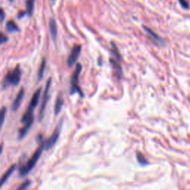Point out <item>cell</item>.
I'll return each instance as SVG.
<instances>
[{"label":"cell","instance_id":"6da1fadb","mask_svg":"<svg viewBox=\"0 0 190 190\" xmlns=\"http://www.w3.org/2000/svg\"><path fill=\"white\" fill-rule=\"evenodd\" d=\"M45 149L44 148V141L42 140V137L41 138L40 142H39V145L38 148L36 149V151L33 152L31 157H30L27 163L25 165L22 166L20 169V174L21 176H25L28 174L30 171H31L33 169L35 166H36V163L38 162L39 159L40 158L41 155L42 154V152Z\"/></svg>","mask_w":190,"mask_h":190},{"label":"cell","instance_id":"7a4b0ae2","mask_svg":"<svg viewBox=\"0 0 190 190\" xmlns=\"http://www.w3.org/2000/svg\"><path fill=\"white\" fill-rule=\"evenodd\" d=\"M21 69L20 66L17 65L13 71H10L6 74L3 81L4 87H7L9 85H12V86L18 85L21 78Z\"/></svg>","mask_w":190,"mask_h":190},{"label":"cell","instance_id":"3957f363","mask_svg":"<svg viewBox=\"0 0 190 190\" xmlns=\"http://www.w3.org/2000/svg\"><path fill=\"white\" fill-rule=\"evenodd\" d=\"M51 85V78L49 79L46 83V86H45V91L43 92L42 98V103H41L40 109H39V120H42L44 117V115H45V109H46V106L48 104V101L49 99V91H50Z\"/></svg>","mask_w":190,"mask_h":190},{"label":"cell","instance_id":"277c9868","mask_svg":"<svg viewBox=\"0 0 190 190\" xmlns=\"http://www.w3.org/2000/svg\"><path fill=\"white\" fill-rule=\"evenodd\" d=\"M82 71V65L81 64L78 63L76 65V68L74 70V73L72 74L71 80V93L74 94L76 92H78L80 94H81V96H83V92H82L81 89L78 86L79 83V77L80 74L81 73Z\"/></svg>","mask_w":190,"mask_h":190},{"label":"cell","instance_id":"5b68a950","mask_svg":"<svg viewBox=\"0 0 190 190\" xmlns=\"http://www.w3.org/2000/svg\"><path fill=\"white\" fill-rule=\"evenodd\" d=\"M62 124V121H61V122L59 123V125L56 127V128L54 129V132L52 133L51 137H49L46 141L44 142V148H45V149L46 150L51 149L55 144H56L58 139H59V134H60Z\"/></svg>","mask_w":190,"mask_h":190},{"label":"cell","instance_id":"8992f818","mask_svg":"<svg viewBox=\"0 0 190 190\" xmlns=\"http://www.w3.org/2000/svg\"><path fill=\"white\" fill-rule=\"evenodd\" d=\"M81 49L82 47L81 45H74V47L72 48L71 54H70L68 59V65H69L70 67L73 66V65L76 63L77 59H78L79 56H80V52H81Z\"/></svg>","mask_w":190,"mask_h":190},{"label":"cell","instance_id":"52a82bcc","mask_svg":"<svg viewBox=\"0 0 190 190\" xmlns=\"http://www.w3.org/2000/svg\"><path fill=\"white\" fill-rule=\"evenodd\" d=\"M25 95V90L24 88H21L20 90V91L17 94V97H16V99L14 100V103H13L12 106H11V109L14 112H16V111L18 110V109L20 108V105H21L22 101L23 100V97H24Z\"/></svg>","mask_w":190,"mask_h":190},{"label":"cell","instance_id":"ba28073f","mask_svg":"<svg viewBox=\"0 0 190 190\" xmlns=\"http://www.w3.org/2000/svg\"><path fill=\"white\" fill-rule=\"evenodd\" d=\"M41 91H42V88H38L37 90L34 92V94H33V97H32L31 100H30V103H29V106H28V109L33 111L34 108L36 107L38 103H39V97H40Z\"/></svg>","mask_w":190,"mask_h":190},{"label":"cell","instance_id":"9c48e42d","mask_svg":"<svg viewBox=\"0 0 190 190\" xmlns=\"http://www.w3.org/2000/svg\"><path fill=\"white\" fill-rule=\"evenodd\" d=\"M16 169V165L14 164L12 166H10L9 169H8V170L2 175V177L0 178V188L5 184V183L8 180V178L11 177V175H12L13 172L15 171Z\"/></svg>","mask_w":190,"mask_h":190},{"label":"cell","instance_id":"30bf717a","mask_svg":"<svg viewBox=\"0 0 190 190\" xmlns=\"http://www.w3.org/2000/svg\"><path fill=\"white\" fill-rule=\"evenodd\" d=\"M33 123V119H32V120H28V122H26L25 123H24V125H23V126L20 128V131H19V137H20V139L23 138V137L25 136V134H27L28 130L30 129V128L31 127Z\"/></svg>","mask_w":190,"mask_h":190},{"label":"cell","instance_id":"8fae6325","mask_svg":"<svg viewBox=\"0 0 190 190\" xmlns=\"http://www.w3.org/2000/svg\"><path fill=\"white\" fill-rule=\"evenodd\" d=\"M63 97H62V95L61 94H59L58 95L57 98L56 103H55L54 106V114L55 115H58L59 114V112H61V109H62V106H63Z\"/></svg>","mask_w":190,"mask_h":190},{"label":"cell","instance_id":"7c38bea8","mask_svg":"<svg viewBox=\"0 0 190 190\" xmlns=\"http://www.w3.org/2000/svg\"><path fill=\"white\" fill-rule=\"evenodd\" d=\"M110 62L111 63H112V66H113L114 69L115 70L117 77L118 78H121V77L123 76V70H122V67H121L120 64L117 62V59H110Z\"/></svg>","mask_w":190,"mask_h":190},{"label":"cell","instance_id":"4fadbf2b","mask_svg":"<svg viewBox=\"0 0 190 190\" xmlns=\"http://www.w3.org/2000/svg\"><path fill=\"white\" fill-rule=\"evenodd\" d=\"M49 29H50L51 35L54 40H56L57 35V22L54 19H51L49 21Z\"/></svg>","mask_w":190,"mask_h":190},{"label":"cell","instance_id":"5bb4252c","mask_svg":"<svg viewBox=\"0 0 190 190\" xmlns=\"http://www.w3.org/2000/svg\"><path fill=\"white\" fill-rule=\"evenodd\" d=\"M6 30L9 33H13V32L19 31L20 28L14 20H9L6 23Z\"/></svg>","mask_w":190,"mask_h":190},{"label":"cell","instance_id":"9a60e30c","mask_svg":"<svg viewBox=\"0 0 190 190\" xmlns=\"http://www.w3.org/2000/svg\"><path fill=\"white\" fill-rule=\"evenodd\" d=\"M33 7H34V0H27L26 1V13L29 17L33 14Z\"/></svg>","mask_w":190,"mask_h":190},{"label":"cell","instance_id":"2e32d148","mask_svg":"<svg viewBox=\"0 0 190 190\" xmlns=\"http://www.w3.org/2000/svg\"><path fill=\"white\" fill-rule=\"evenodd\" d=\"M45 66H46V60H45V59L44 58L42 60V62H41L39 69V71H38V81H40L42 79V77H43V74L45 69Z\"/></svg>","mask_w":190,"mask_h":190},{"label":"cell","instance_id":"e0dca14e","mask_svg":"<svg viewBox=\"0 0 190 190\" xmlns=\"http://www.w3.org/2000/svg\"><path fill=\"white\" fill-rule=\"evenodd\" d=\"M144 29L146 30V33H148L150 36H151L152 39H155V40H157V42H161V39H160V36H159L157 33H154V32L153 31L152 29H150L149 28L146 27V26H144Z\"/></svg>","mask_w":190,"mask_h":190},{"label":"cell","instance_id":"ac0fdd59","mask_svg":"<svg viewBox=\"0 0 190 190\" xmlns=\"http://www.w3.org/2000/svg\"><path fill=\"white\" fill-rule=\"evenodd\" d=\"M7 113V109L5 107H2L0 109V130L2 128V125H3L4 122H5V116H6Z\"/></svg>","mask_w":190,"mask_h":190},{"label":"cell","instance_id":"d6986e66","mask_svg":"<svg viewBox=\"0 0 190 190\" xmlns=\"http://www.w3.org/2000/svg\"><path fill=\"white\" fill-rule=\"evenodd\" d=\"M137 160H138L139 163H140V165H142V166H145V165L148 164V161H147V160L146 159V157L141 154V153H139V152L137 153Z\"/></svg>","mask_w":190,"mask_h":190},{"label":"cell","instance_id":"ffe728a7","mask_svg":"<svg viewBox=\"0 0 190 190\" xmlns=\"http://www.w3.org/2000/svg\"><path fill=\"white\" fill-rule=\"evenodd\" d=\"M30 183H31L30 180H26L20 184V186L17 189V190H26L28 187L30 185Z\"/></svg>","mask_w":190,"mask_h":190},{"label":"cell","instance_id":"44dd1931","mask_svg":"<svg viewBox=\"0 0 190 190\" xmlns=\"http://www.w3.org/2000/svg\"><path fill=\"white\" fill-rule=\"evenodd\" d=\"M112 53H113L114 54H115V56L117 58L116 59L120 60V59H121L120 54L119 51H118V49L117 48V46L114 43H112Z\"/></svg>","mask_w":190,"mask_h":190},{"label":"cell","instance_id":"7402d4cb","mask_svg":"<svg viewBox=\"0 0 190 190\" xmlns=\"http://www.w3.org/2000/svg\"><path fill=\"white\" fill-rule=\"evenodd\" d=\"M8 39L5 34H3L2 33H0V45L2 43H5L6 42H8Z\"/></svg>","mask_w":190,"mask_h":190},{"label":"cell","instance_id":"603a6c76","mask_svg":"<svg viewBox=\"0 0 190 190\" xmlns=\"http://www.w3.org/2000/svg\"><path fill=\"white\" fill-rule=\"evenodd\" d=\"M5 13L4 11V10L2 8H0V22H2L5 20Z\"/></svg>","mask_w":190,"mask_h":190},{"label":"cell","instance_id":"cb8c5ba5","mask_svg":"<svg viewBox=\"0 0 190 190\" xmlns=\"http://www.w3.org/2000/svg\"><path fill=\"white\" fill-rule=\"evenodd\" d=\"M180 3H181V6L183 7V8H189V3L188 2H187L186 0H179Z\"/></svg>","mask_w":190,"mask_h":190},{"label":"cell","instance_id":"d4e9b609","mask_svg":"<svg viewBox=\"0 0 190 190\" xmlns=\"http://www.w3.org/2000/svg\"><path fill=\"white\" fill-rule=\"evenodd\" d=\"M25 14H26L25 11H21L18 13V14H17V17H18L19 19H21V18H22L23 17H25Z\"/></svg>","mask_w":190,"mask_h":190},{"label":"cell","instance_id":"484cf974","mask_svg":"<svg viewBox=\"0 0 190 190\" xmlns=\"http://www.w3.org/2000/svg\"><path fill=\"white\" fill-rule=\"evenodd\" d=\"M2 150H3V147H2V145H0V155L2 154Z\"/></svg>","mask_w":190,"mask_h":190},{"label":"cell","instance_id":"4316f807","mask_svg":"<svg viewBox=\"0 0 190 190\" xmlns=\"http://www.w3.org/2000/svg\"><path fill=\"white\" fill-rule=\"evenodd\" d=\"M10 1H11V2H12V1H14V0H10Z\"/></svg>","mask_w":190,"mask_h":190},{"label":"cell","instance_id":"83f0119b","mask_svg":"<svg viewBox=\"0 0 190 190\" xmlns=\"http://www.w3.org/2000/svg\"><path fill=\"white\" fill-rule=\"evenodd\" d=\"M51 1H52V2H54V0H51Z\"/></svg>","mask_w":190,"mask_h":190}]
</instances>
